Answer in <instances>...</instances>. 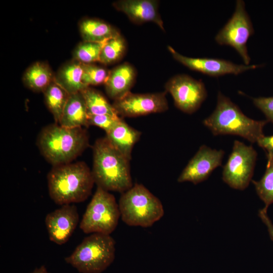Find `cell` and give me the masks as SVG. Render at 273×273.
<instances>
[{"label":"cell","mask_w":273,"mask_h":273,"mask_svg":"<svg viewBox=\"0 0 273 273\" xmlns=\"http://www.w3.org/2000/svg\"><path fill=\"white\" fill-rule=\"evenodd\" d=\"M115 256L113 238L110 235L93 233L65 260L80 273H101L112 264Z\"/></svg>","instance_id":"8992f818"},{"label":"cell","mask_w":273,"mask_h":273,"mask_svg":"<svg viewBox=\"0 0 273 273\" xmlns=\"http://www.w3.org/2000/svg\"><path fill=\"white\" fill-rule=\"evenodd\" d=\"M224 152L201 146L182 171L177 181H190L194 185L206 180L212 171L222 165Z\"/></svg>","instance_id":"4fadbf2b"},{"label":"cell","mask_w":273,"mask_h":273,"mask_svg":"<svg viewBox=\"0 0 273 273\" xmlns=\"http://www.w3.org/2000/svg\"><path fill=\"white\" fill-rule=\"evenodd\" d=\"M79 221L77 207L65 204L48 214L45 222L50 240L58 245L65 243L71 236Z\"/></svg>","instance_id":"5bb4252c"},{"label":"cell","mask_w":273,"mask_h":273,"mask_svg":"<svg viewBox=\"0 0 273 273\" xmlns=\"http://www.w3.org/2000/svg\"><path fill=\"white\" fill-rule=\"evenodd\" d=\"M107 41L101 42L83 41L75 49L74 59L84 64L99 61L101 51Z\"/></svg>","instance_id":"484cf974"},{"label":"cell","mask_w":273,"mask_h":273,"mask_svg":"<svg viewBox=\"0 0 273 273\" xmlns=\"http://www.w3.org/2000/svg\"><path fill=\"white\" fill-rule=\"evenodd\" d=\"M267 163L265 172L258 180H252L257 194L264 202V208L268 209L273 203V154H266Z\"/></svg>","instance_id":"cb8c5ba5"},{"label":"cell","mask_w":273,"mask_h":273,"mask_svg":"<svg viewBox=\"0 0 273 273\" xmlns=\"http://www.w3.org/2000/svg\"><path fill=\"white\" fill-rule=\"evenodd\" d=\"M258 216L266 226L270 239L273 241V223L267 214V209L265 208L259 209Z\"/></svg>","instance_id":"4dcf8cb0"},{"label":"cell","mask_w":273,"mask_h":273,"mask_svg":"<svg viewBox=\"0 0 273 273\" xmlns=\"http://www.w3.org/2000/svg\"><path fill=\"white\" fill-rule=\"evenodd\" d=\"M120 213L113 195L97 187L80 223L85 234L110 235L116 228Z\"/></svg>","instance_id":"52a82bcc"},{"label":"cell","mask_w":273,"mask_h":273,"mask_svg":"<svg viewBox=\"0 0 273 273\" xmlns=\"http://www.w3.org/2000/svg\"><path fill=\"white\" fill-rule=\"evenodd\" d=\"M126 48L125 40L120 34L108 39L101 51L99 62L109 65L118 61L124 55Z\"/></svg>","instance_id":"d4e9b609"},{"label":"cell","mask_w":273,"mask_h":273,"mask_svg":"<svg viewBox=\"0 0 273 273\" xmlns=\"http://www.w3.org/2000/svg\"><path fill=\"white\" fill-rule=\"evenodd\" d=\"M254 30L243 0L236 1L235 11L224 26L219 31L215 40L220 45L233 48L242 58L245 65H250L247 43Z\"/></svg>","instance_id":"ba28073f"},{"label":"cell","mask_w":273,"mask_h":273,"mask_svg":"<svg viewBox=\"0 0 273 273\" xmlns=\"http://www.w3.org/2000/svg\"><path fill=\"white\" fill-rule=\"evenodd\" d=\"M109 73L110 71L101 66L93 64H84L82 82L87 87L105 84Z\"/></svg>","instance_id":"4316f807"},{"label":"cell","mask_w":273,"mask_h":273,"mask_svg":"<svg viewBox=\"0 0 273 273\" xmlns=\"http://www.w3.org/2000/svg\"><path fill=\"white\" fill-rule=\"evenodd\" d=\"M165 89L173 99L175 106L188 114L196 112L207 97L204 83L187 74H177L165 84Z\"/></svg>","instance_id":"30bf717a"},{"label":"cell","mask_w":273,"mask_h":273,"mask_svg":"<svg viewBox=\"0 0 273 273\" xmlns=\"http://www.w3.org/2000/svg\"><path fill=\"white\" fill-rule=\"evenodd\" d=\"M141 132L130 126L123 119L110 131L106 137L110 143L129 160L134 145L140 140Z\"/></svg>","instance_id":"ac0fdd59"},{"label":"cell","mask_w":273,"mask_h":273,"mask_svg":"<svg viewBox=\"0 0 273 273\" xmlns=\"http://www.w3.org/2000/svg\"><path fill=\"white\" fill-rule=\"evenodd\" d=\"M159 2L155 0H120L114 2L113 6L125 14L136 24L152 22L165 30L163 22L158 12Z\"/></svg>","instance_id":"9a60e30c"},{"label":"cell","mask_w":273,"mask_h":273,"mask_svg":"<svg viewBox=\"0 0 273 273\" xmlns=\"http://www.w3.org/2000/svg\"><path fill=\"white\" fill-rule=\"evenodd\" d=\"M47 180L51 198L60 205L85 201L95 184L92 170L82 161L53 166Z\"/></svg>","instance_id":"6da1fadb"},{"label":"cell","mask_w":273,"mask_h":273,"mask_svg":"<svg viewBox=\"0 0 273 273\" xmlns=\"http://www.w3.org/2000/svg\"><path fill=\"white\" fill-rule=\"evenodd\" d=\"M36 143L41 155L54 166L72 162L88 147L89 140L83 127L66 128L56 123L41 129Z\"/></svg>","instance_id":"3957f363"},{"label":"cell","mask_w":273,"mask_h":273,"mask_svg":"<svg viewBox=\"0 0 273 273\" xmlns=\"http://www.w3.org/2000/svg\"><path fill=\"white\" fill-rule=\"evenodd\" d=\"M81 93L84 98L89 116L104 114L118 115L112 104H110L98 90L88 86L82 90Z\"/></svg>","instance_id":"603a6c76"},{"label":"cell","mask_w":273,"mask_h":273,"mask_svg":"<svg viewBox=\"0 0 273 273\" xmlns=\"http://www.w3.org/2000/svg\"><path fill=\"white\" fill-rule=\"evenodd\" d=\"M118 115L138 117L167 111L168 104L166 93L133 94L128 93L112 104Z\"/></svg>","instance_id":"8fae6325"},{"label":"cell","mask_w":273,"mask_h":273,"mask_svg":"<svg viewBox=\"0 0 273 273\" xmlns=\"http://www.w3.org/2000/svg\"><path fill=\"white\" fill-rule=\"evenodd\" d=\"M268 122L266 120H255L249 118L220 91L215 110L203 121L214 135H236L252 143H257L264 135L263 128Z\"/></svg>","instance_id":"277c9868"},{"label":"cell","mask_w":273,"mask_h":273,"mask_svg":"<svg viewBox=\"0 0 273 273\" xmlns=\"http://www.w3.org/2000/svg\"><path fill=\"white\" fill-rule=\"evenodd\" d=\"M30 273H50L48 272L44 265L41 266L39 268H36Z\"/></svg>","instance_id":"1f68e13d"},{"label":"cell","mask_w":273,"mask_h":273,"mask_svg":"<svg viewBox=\"0 0 273 273\" xmlns=\"http://www.w3.org/2000/svg\"><path fill=\"white\" fill-rule=\"evenodd\" d=\"M44 101L53 115L56 123H59L69 94L55 80L43 92Z\"/></svg>","instance_id":"7402d4cb"},{"label":"cell","mask_w":273,"mask_h":273,"mask_svg":"<svg viewBox=\"0 0 273 273\" xmlns=\"http://www.w3.org/2000/svg\"><path fill=\"white\" fill-rule=\"evenodd\" d=\"M84 64L73 59L64 65L55 76V81L69 95L87 87L82 82Z\"/></svg>","instance_id":"d6986e66"},{"label":"cell","mask_w":273,"mask_h":273,"mask_svg":"<svg viewBox=\"0 0 273 273\" xmlns=\"http://www.w3.org/2000/svg\"><path fill=\"white\" fill-rule=\"evenodd\" d=\"M55 79V76L49 65L42 62H37L31 65L23 77L25 85L37 92H43Z\"/></svg>","instance_id":"44dd1931"},{"label":"cell","mask_w":273,"mask_h":273,"mask_svg":"<svg viewBox=\"0 0 273 273\" xmlns=\"http://www.w3.org/2000/svg\"><path fill=\"white\" fill-rule=\"evenodd\" d=\"M254 105L265 116L266 120L273 124V96L252 99Z\"/></svg>","instance_id":"f1b7e54d"},{"label":"cell","mask_w":273,"mask_h":273,"mask_svg":"<svg viewBox=\"0 0 273 273\" xmlns=\"http://www.w3.org/2000/svg\"><path fill=\"white\" fill-rule=\"evenodd\" d=\"M79 30L84 41L97 42L107 41L120 34L109 23L95 18L83 20Z\"/></svg>","instance_id":"ffe728a7"},{"label":"cell","mask_w":273,"mask_h":273,"mask_svg":"<svg viewBox=\"0 0 273 273\" xmlns=\"http://www.w3.org/2000/svg\"><path fill=\"white\" fill-rule=\"evenodd\" d=\"M93 150L92 172L97 187L108 192L122 194L133 186L130 160L117 150L106 136L98 139Z\"/></svg>","instance_id":"7a4b0ae2"},{"label":"cell","mask_w":273,"mask_h":273,"mask_svg":"<svg viewBox=\"0 0 273 273\" xmlns=\"http://www.w3.org/2000/svg\"><path fill=\"white\" fill-rule=\"evenodd\" d=\"M257 143L265 151L266 154H273V135H264L257 141Z\"/></svg>","instance_id":"f546056e"},{"label":"cell","mask_w":273,"mask_h":273,"mask_svg":"<svg viewBox=\"0 0 273 273\" xmlns=\"http://www.w3.org/2000/svg\"><path fill=\"white\" fill-rule=\"evenodd\" d=\"M118 205L122 220L129 226H151L164 214L160 200L140 184L121 194Z\"/></svg>","instance_id":"5b68a950"},{"label":"cell","mask_w":273,"mask_h":273,"mask_svg":"<svg viewBox=\"0 0 273 273\" xmlns=\"http://www.w3.org/2000/svg\"><path fill=\"white\" fill-rule=\"evenodd\" d=\"M136 73L130 64L119 65L110 71L105 83L108 96L114 101L119 99L128 93L134 84Z\"/></svg>","instance_id":"2e32d148"},{"label":"cell","mask_w":273,"mask_h":273,"mask_svg":"<svg viewBox=\"0 0 273 273\" xmlns=\"http://www.w3.org/2000/svg\"><path fill=\"white\" fill-rule=\"evenodd\" d=\"M89 115L81 92L69 95L58 123L66 128L83 127L88 125Z\"/></svg>","instance_id":"e0dca14e"},{"label":"cell","mask_w":273,"mask_h":273,"mask_svg":"<svg viewBox=\"0 0 273 273\" xmlns=\"http://www.w3.org/2000/svg\"><path fill=\"white\" fill-rule=\"evenodd\" d=\"M118 115L108 114L90 116L88 118V125L97 126L104 129L106 133L114 128L121 120Z\"/></svg>","instance_id":"83f0119b"},{"label":"cell","mask_w":273,"mask_h":273,"mask_svg":"<svg viewBox=\"0 0 273 273\" xmlns=\"http://www.w3.org/2000/svg\"><path fill=\"white\" fill-rule=\"evenodd\" d=\"M168 49L173 58L180 63L191 70L210 76L219 77L229 74L237 75L259 67L258 65L237 64L222 59L188 57L181 55L170 46L168 47Z\"/></svg>","instance_id":"7c38bea8"},{"label":"cell","mask_w":273,"mask_h":273,"mask_svg":"<svg viewBox=\"0 0 273 273\" xmlns=\"http://www.w3.org/2000/svg\"><path fill=\"white\" fill-rule=\"evenodd\" d=\"M257 153L252 145L236 140L228 161L223 167V181L230 187L244 190L253 175Z\"/></svg>","instance_id":"9c48e42d"}]
</instances>
